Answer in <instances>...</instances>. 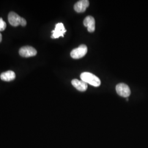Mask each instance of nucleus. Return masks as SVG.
I'll return each mask as SVG.
<instances>
[{
  "instance_id": "nucleus-1",
  "label": "nucleus",
  "mask_w": 148,
  "mask_h": 148,
  "mask_svg": "<svg viewBox=\"0 0 148 148\" xmlns=\"http://www.w3.org/2000/svg\"><path fill=\"white\" fill-rule=\"evenodd\" d=\"M80 77L82 81L93 86L98 87L101 85V82L100 79L94 74L92 73L88 72L82 73L81 74Z\"/></svg>"
},
{
  "instance_id": "nucleus-2",
  "label": "nucleus",
  "mask_w": 148,
  "mask_h": 148,
  "mask_svg": "<svg viewBox=\"0 0 148 148\" xmlns=\"http://www.w3.org/2000/svg\"><path fill=\"white\" fill-rule=\"evenodd\" d=\"M87 47L85 45H81L79 47L73 49L70 53V56L73 58L75 59L81 58L87 53Z\"/></svg>"
},
{
  "instance_id": "nucleus-3",
  "label": "nucleus",
  "mask_w": 148,
  "mask_h": 148,
  "mask_svg": "<svg viewBox=\"0 0 148 148\" xmlns=\"http://www.w3.org/2000/svg\"><path fill=\"white\" fill-rule=\"evenodd\" d=\"M117 93L122 97L127 98L131 95V90L128 86L125 84L121 83L116 87Z\"/></svg>"
},
{
  "instance_id": "nucleus-4",
  "label": "nucleus",
  "mask_w": 148,
  "mask_h": 148,
  "mask_svg": "<svg viewBox=\"0 0 148 148\" xmlns=\"http://www.w3.org/2000/svg\"><path fill=\"white\" fill-rule=\"evenodd\" d=\"M19 54L23 57H31L36 55L37 51L31 46H24L21 47L19 51Z\"/></svg>"
},
{
  "instance_id": "nucleus-5",
  "label": "nucleus",
  "mask_w": 148,
  "mask_h": 148,
  "mask_svg": "<svg viewBox=\"0 0 148 148\" xmlns=\"http://www.w3.org/2000/svg\"><path fill=\"white\" fill-rule=\"evenodd\" d=\"M66 32V30L65 29V27L64 26L63 24L62 23H58L56 25L55 29L52 32V35L51 36V38H58L60 36L63 37Z\"/></svg>"
},
{
  "instance_id": "nucleus-6",
  "label": "nucleus",
  "mask_w": 148,
  "mask_h": 148,
  "mask_svg": "<svg viewBox=\"0 0 148 148\" xmlns=\"http://www.w3.org/2000/svg\"><path fill=\"white\" fill-rule=\"evenodd\" d=\"M8 19L11 25L13 27H17L21 25L22 18L15 12H11L8 14Z\"/></svg>"
},
{
  "instance_id": "nucleus-7",
  "label": "nucleus",
  "mask_w": 148,
  "mask_h": 148,
  "mask_svg": "<svg viewBox=\"0 0 148 148\" xmlns=\"http://www.w3.org/2000/svg\"><path fill=\"white\" fill-rule=\"evenodd\" d=\"M90 5V2L87 0H81L76 2L74 5V10L77 13H83Z\"/></svg>"
},
{
  "instance_id": "nucleus-8",
  "label": "nucleus",
  "mask_w": 148,
  "mask_h": 148,
  "mask_svg": "<svg viewBox=\"0 0 148 148\" xmlns=\"http://www.w3.org/2000/svg\"><path fill=\"white\" fill-rule=\"evenodd\" d=\"M84 24L87 27V30L90 32H95V18L92 16H87L84 21Z\"/></svg>"
},
{
  "instance_id": "nucleus-9",
  "label": "nucleus",
  "mask_w": 148,
  "mask_h": 148,
  "mask_svg": "<svg viewBox=\"0 0 148 148\" xmlns=\"http://www.w3.org/2000/svg\"><path fill=\"white\" fill-rule=\"evenodd\" d=\"M71 84L75 88L81 92H85L88 87L87 83L83 81H79V79H73L71 81Z\"/></svg>"
},
{
  "instance_id": "nucleus-10",
  "label": "nucleus",
  "mask_w": 148,
  "mask_h": 148,
  "mask_svg": "<svg viewBox=\"0 0 148 148\" xmlns=\"http://www.w3.org/2000/svg\"><path fill=\"white\" fill-rule=\"evenodd\" d=\"M1 79L5 81H11L16 78V74L12 71H7L1 74Z\"/></svg>"
},
{
  "instance_id": "nucleus-11",
  "label": "nucleus",
  "mask_w": 148,
  "mask_h": 148,
  "mask_svg": "<svg viewBox=\"0 0 148 148\" xmlns=\"http://www.w3.org/2000/svg\"><path fill=\"white\" fill-rule=\"evenodd\" d=\"M5 27H6V23L3 21L2 18H0V32L5 30Z\"/></svg>"
},
{
  "instance_id": "nucleus-12",
  "label": "nucleus",
  "mask_w": 148,
  "mask_h": 148,
  "mask_svg": "<svg viewBox=\"0 0 148 148\" xmlns=\"http://www.w3.org/2000/svg\"><path fill=\"white\" fill-rule=\"evenodd\" d=\"M21 26H23V27H25V26L27 25V21H26V20H25L24 18H22V19H21Z\"/></svg>"
},
{
  "instance_id": "nucleus-13",
  "label": "nucleus",
  "mask_w": 148,
  "mask_h": 148,
  "mask_svg": "<svg viewBox=\"0 0 148 148\" xmlns=\"http://www.w3.org/2000/svg\"><path fill=\"white\" fill-rule=\"evenodd\" d=\"M1 41H2V35H1V34L0 33V42H1Z\"/></svg>"
}]
</instances>
